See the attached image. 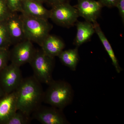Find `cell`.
I'll return each instance as SVG.
<instances>
[{
	"label": "cell",
	"instance_id": "cell-8",
	"mask_svg": "<svg viewBox=\"0 0 124 124\" xmlns=\"http://www.w3.org/2000/svg\"><path fill=\"white\" fill-rule=\"evenodd\" d=\"M33 118L42 124H68L62 110L51 106H40L32 113Z\"/></svg>",
	"mask_w": 124,
	"mask_h": 124
},
{
	"label": "cell",
	"instance_id": "cell-15",
	"mask_svg": "<svg viewBox=\"0 0 124 124\" xmlns=\"http://www.w3.org/2000/svg\"><path fill=\"white\" fill-rule=\"evenodd\" d=\"M94 26L95 33L98 35L99 38L103 45L104 48L107 52L109 57L110 58L112 64L115 67L116 70L118 73H120L122 71V68L120 67L118 60L116 57L112 47L111 46L110 43L104 35L103 32L102 31L100 25L97 21L93 23Z\"/></svg>",
	"mask_w": 124,
	"mask_h": 124
},
{
	"label": "cell",
	"instance_id": "cell-9",
	"mask_svg": "<svg viewBox=\"0 0 124 124\" xmlns=\"http://www.w3.org/2000/svg\"><path fill=\"white\" fill-rule=\"evenodd\" d=\"M73 6L77 9L79 17L93 23L97 21L103 7L99 1L95 0H77V4Z\"/></svg>",
	"mask_w": 124,
	"mask_h": 124
},
{
	"label": "cell",
	"instance_id": "cell-7",
	"mask_svg": "<svg viewBox=\"0 0 124 124\" xmlns=\"http://www.w3.org/2000/svg\"><path fill=\"white\" fill-rule=\"evenodd\" d=\"M32 42L25 39L14 45L10 51V60L11 63L20 67L30 63L36 51Z\"/></svg>",
	"mask_w": 124,
	"mask_h": 124
},
{
	"label": "cell",
	"instance_id": "cell-10",
	"mask_svg": "<svg viewBox=\"0 0 124 124\" xmlns=\"http://www.w3.org/2000/svg\"><path fill=\"white\" fill-rule=\"evenodd\" d=\"M11 44L15 45L26 39L21 15L12 13L5 20Z\"/></svg>",
	"mask_w": 124,
	"mask_h": 124
},
{
	"label": "cell",
	"instance_id": "cell-18",
	"mask_svg": "<svg viewBox=\"0 0 124 124\" xmlns=\"http://www.w3.org/2000/svg\"><path fill=\"white\" fill-rule=\"evenodd\" d=\"M11 45V40L5 21L0 22V48L9 49Z\"/></svg>",
	"mask_w": 124,
	"mask_h": 124
},
{
	"label": "cell",
	"instance_id": "cell-1",
	"mask_svg": "<svg viewBox=\"0 0 124 124\" xmlns=\"http://www.w3.org/2000/svg\"><path fill=\"white\" fill-rule=\"evenodd\" d=\"M17 93V108L30 116L41 106L44 92L41 83L33 76L23 79Z\"/></svg>",
	"mask_w": 124,
	"mask_h": 124
},
{
	"label": "cell",
	"instance_id": "cell-13",
	"mask_svg": "<svg viewBox=\"0 0 124 124\" xmlns=\"http://www.w3.org/2000/svg\"><path fill=\"white\" fill-rule=\"evenodd\" d=\"M21 13L48 20L50 16V10L45 8L42 3L25 0L23 1L22 11Z\"/></svg>",
	"mask_w": 124,
	"mask_h": 124
},
{
	"label": "cell",
	"instance_id": "cell-16",
	"mask_svg": "<svg viewBox=\"0 0 124 124\" xmlns=\"http://www.w3.org/2000/svg\"><path fill=\"white\" fill-rule=\"evenodd\" d=\"M78 48L63 50L58 56L62 63L72 71L76 70L79 60Z\"/></svg>",
	"mask_w": 124,
	"mask_h": 124
},
{
	"label": "cell",
	"instance_id": "cell-19",
	"mask_svg": "<svg viewBox=\"0 0 124 124\" xmlns=\"http://www.w3.org/2000/svg\"><path fill=\"white\" fill-rule=\"evenodd\" d=\"M7 7L11 13H22L23 0H5Z\"/></svg>",
	"mask_w": 124,
	"mask_h": 124
},
{
	"label": "cell",
	"instance_id": "cell-5",
	"mask_svg": "<svg viewBox=\"0 0 124 124\" xmlns=\"http://www.w3.org/2000/svg\"><path fill=\"white\" fill-rule=\"evenodd\" d=\"M51 7L50 18L61 26L67 28L73 26L79 17L77 9L69 2L59 4Z\"/></svg>",
	"mask_w": 124,
	"mask_h": 124
},
{
	"label": "cell",
	"instance_id": "cell-11",
	"mask_svg": "<svg viewBox=\"0 0 124 124\" xmlns=\"http://www.w3.org/2000/svg\"><path fill=\"white\" fill-rule=\"evenodd\" d=\"M17 110L16 90L0 98V124H5Z\"/></svg>",
	"mask_w": 124,
	"mask_h": 124
},
{
	"label": "cell",
	"instance_id": "cell-4",
	"mask_svg": "<svg viewBox=\"0 0 124 124\" xmlns=\"http://www.w3.org/2000/svg\"><path fill=\"white\" fill-rule=\"evenodd\" d=\"M29 63L33 70V76L41 84L48 85L53 80L52 73L54 58L46 55L41 49L36 50Z\"/></svg>",
	"mask_w": 124,
	"mask_h": 124
},
{
	"label": "cell",
	"instance_id": "cell-22",
	"mask_svg": "<svg viewBox=\"0 0 124 124\" xmlns=\"http://www.w3.org/2000/svg\"><path fill=\"white\" fill-rule=\"evenodd\" d=\"M116 7L119 10V13L122 18L123 23L124 21V0H118Z\"/></svg>",
	"mask_w": 124,
	"mask_h": 124
},
{
	"label": "cell",
	"instance_id": "cell-26",
	"mask_svg": "<svg viewBox=\"0 0 124 124\" xmlns=\"http://www.w3.org/2000/svg\"><path fill=\"white\" fill-rule=\"evenodd\" d=\"M5 94L3 90L1 88V86H0V98H1L2 96H4Z\"/></svg>",
	"mask_w": 124,
	"mask_h": 124
},
{
	"label": "cell",
	"instance_id": "cell-2",
	"mask_svg": "<svg viewBox=\"0 0 124 124\" xmlns=\"http://www.w3.org/2000/svg\"><path fill=\"white\" fill-rule=\"evenodd\" d=\"M48 85L44 94L43 102L45 103L62 110L71 103L73 91L68 82L53 80Z\"/></svg>",
	"mask_w": 124,
	"mask_h": 124
},
{
	"label": "cell",
	"instance_id": "cell-21",
	"mask_svg": "<svg viewBox=\"0 0 124 124\" xmlns=\"http://www.w3.org/2000/svg\"><path fill=\"white\" fill-rule=\"evenodd\" d=\"M11 13L5 0H0V22L5 21Z\"/></svg>",
	"mask_w": 124,
	"mask_h": 124
},
{
	"label": "cell",
	"instance_id": "cell-3",
	"mask_svg": "<svg viewBox=\"0 0 124 124\" xmlns=\"http://www.w3.org/2000/svg\"><path fill=\"white\" fill-rule=\"evenodd\" d=\"M20 15L26 39L40 46L44 40L50 34L53 28L52 24L48 20L34 17L23 13Z\"/></svg>",
	"mask_w": 124,
	"mask_h": 124
},
{
	"label": "cell",
	"instance_id": "cell-23",
	"mask_svg": "<svg viewBox=\"0 0 124 124\" xmlns=\"http://www.w3.org/2000/svg\"><path fill=\"white\" fill-rule=\"evenodd\" d=\"M103 7L108 8L116 7L118 0H99Z\"/></svg>",
	"mask_w": 124,
	"mask_h": 124
},
{
	"label": "cell",
	"instance_id": "cell-12",
	"mask_svg": "<svg viewBox=\"0 0 124 124\" xmlns=\"http://www.w3.org/2000/svg\"><path fill=\"white\" fill-rule=\"evenodd\" d=\"M65 45L63 41L57 36L49 34L42 42L41 49L51 57H58L63 50Z\"/></svg>",
	"mask_w": 124,
	"mask_h": 124
},
{
	"label": "cell",
	"instance_id": "cell-20",
	"mask_svg": "<svg viewBox=\"0 0 124 124\" xmlns=\"http://www.w3.org/2000/svg\"><path fill=\"white\" fill-rule=\"evenodd\" d=\"M10 60L9 49L0 48V72L8 64Z\"/></svg>",
	"mask_w": 124,
	"mask_h": 124
},
{
	"label": "cell",
	"instance_id": "cell-17",
	"mask_svg": "<svg viewBox=\"0 0 124 124\" xmlns=\"http://www.w3.org/2000/svg\"><path fill=\"white\" fill-rule=\"evenodd\" d=\"M31 120L30 116L17 110L5 124H27L31 122Z\"/></svg>",
	"mask_w": 124,
	"mask_h": 124
},
{
	"label": "cell",
	"instance_id": "cell-14",
	"mask_svg": "<svg viewBox=\"0 0 124 124\" xmlns=\"http://www.w3.org/2000/svg\"><path fill=\"white\" fill-rule=\"evenodd\" d=\"M77 32L73 44L76 47H79L81 45L89 40L95 33L94 26L93 23L77 21L76 23Z\"/></svg>",
	"mask_w": 124,
	"mask_h": 124
},
{
	"label": "cell",
	"instance_id": "cell-24",
	"mask_svg": "<svg viewBox=\"0 0 124 124\" xmlns=\"http://www.w3.org/2000/svg\"><path fill=\"white\" fill-rule=\"evenodd\" d=\"M70 0H46V3L52 7L55 5L65 3L69 2Z\"/></svg>",
	"mask_w": 124,
	"mask_h": 124
},
{
	"label": "cell",
	"instance_id": "cell-25",
	"mask_svg": "<svg viewBox=\"0 0 124 124\" xmlns=\"http://www.w3.org/2000/svg\"><path fill=\"white\" fill-rule=\"evenodd\" d=\"M27 0L36 1V2H40V3H42V4L44 3V2H46V0Z\"/></svg>",
	"mask_w": 124,
	"mask_h": 124
},
{
	"label": "cell",
	"instance_id": "cell-6",
	"mask_svg": "<svg viewBox=\"0 0 124 124\" xmlns=\"http://www.w3.org/2000/svg\"><path fill=\"white\" fill-rule=\"evenodd\" d=\"M20 67L11 63L0 72V86L5 94L15 91L23 80Z\"/></svg>",
	"mask_w": 124,
	"mask_h": 124
}]
</instances>
